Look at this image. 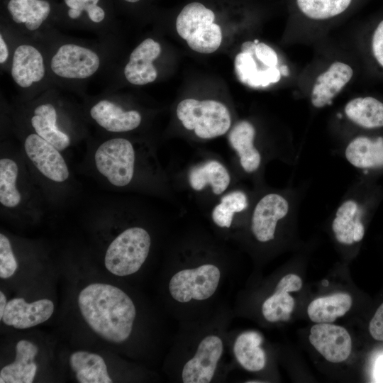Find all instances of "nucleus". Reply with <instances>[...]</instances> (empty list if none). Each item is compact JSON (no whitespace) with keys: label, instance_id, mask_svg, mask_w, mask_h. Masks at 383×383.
<instances>
[{"label":"nucleus","instance_id":"obj_14","mask_svg":"<svg viewBox=\"0 0 383 383\" xmlns=\"http://www.w3.org/2000/svg\"><path fill=\"white\" fill-rule=\"evenodd\" d=\"M45 74V59L38 48L30 43L16 46L12 55L11 75L18 87L30 88L43 81Z\"/></svg>","mask_w":383,"mask_h":383},{"label":"nucleus","instance_id":"obj_21","mask_svg":"<svg viewBox=\"0 0 383 383\" xmlns=\"http://www.w3.org/2000/svg\"><path fill=\"white\" fill-rule=\"evenodd\" d=\"M14 362L0 370V383H31L37 372L34 359L38 348L28 340H19L15 348Z\"/></svg>","mask_w":383,"mask_h":383},{"label":"nucleus","instance_id":"obj_33","mask_svg":"<svg viewBox=\"0 0 383 383\" xmlns=\"http://www.w3.org/2000/svg\"><path fill=\"white\" fill-rule=\"evenodd\" d=\"M64 1L69 8L68 16L71 19L79 18L84 11L94 23H100L105 18L104 10L98 5L99 0H64Z\"/></svg>","mask_w":383,"mask_h":383},{"label":"nucleus","instance_id":"obj_3","mask_svg":"<svg viewBox=\"0 0 383 383\" xmlns=\"http://www.w3.org/2000/svg\"><path fill=\"white\" fill-rule=\"evenodd\" d=\"M152 245L149 231L140 226L126 228L109 243L104 266L112 274L126 277L137 272L146 261Z\"/></svg>","mask_w":383,"mask_h":383},{"label":"nucleus","instance_id":"obj_29","mask_svg":"<svg viewBox=\"0 0 383 383\" xmlns=\"http://www.w3.org/2000/svg\"><path fill=\"white\" fill-rule=\"evenodd\" d=\"M344 111L350 121L360 127H383V103L374 97L355 98L346 104Z\"/></svg>","mask_w":383,"mask_h":383},{"label":"nucleus","instance_id":"obj_30","mask_svg":"<svg viewBox=\"0 0 383 383\" xmlns=\"http://www.w3.org/2000/svg\"><path fill=\"white\" fill-rule=\"evenodd\" d=\"M351 306L352 298L348 294L337 293L314 299L309 304L307 313L315 323H332L344 316Z\"/></svg>","mask_w":383,"mask_h":383},{"label":"nucleus","instance_id":"obj_15","mask_svg":"<svg viewBox=\"0 0 383 383\" xmlns=\"http://www.w3.org/2000/svg\"><path fill=\"white\" fill-rule=\"evenodd\" d=\"M54 304L48 299L28 303L23 298L7 302L1 321L16 329H26L48 321L54 312Z\"/></svg>","mask_w":383,"mask_h":383},{"label":"nucleus","instance_id":"obj_4","mask_svg":"<svg viewBox=\"0 0 383 383\" xmlns=\"http://www.w3.org/2000/svg\"><path fill=\"white\" fill-rule=\"evenodd\" d=\"M176 113L184 128L202 140L221 136L231 126L229 110L215 100L186 99L178 104Z\"/></svg>","mask_w":383,"mask_h":383},{"label":"nucleus","instance_id":"obj_1","mask_svg":"<svg viewBox=\"0 0 383 383\" xmlns=\"http://www.w3.org/2000/svg\"><path fill=\"white\" fill-rule=\"evenodd\" d=\"M77 304L87 326L103 340L120 344L129 338L136 309L121 289L107 283L89 284L79 292Z\"/></svg>","mask_w":383,"mask_h":383},{"label":"nucleus","instance_id":"obj_32","mask_svg":"<svg viewBox=\"0 0 383 383\" xmlns=\"http://www.w3.org/2000/svg\"><path fill=\"white\" fill-rule=\"evenodd\" d=\"M352 0H296L301 12L315 20H324L344 12Z\"/></svg>","mask_w":383,"mask_h":383},{"label":"nucleus","instance_id":"obj_42","mask_svg":"<svg viewBox=\"0 0 383 383\" xmlns=\"http://www.w3.org/2000/svg\"><path fill=\"white\" fill-rule=\"evenodd\" d=\"M125 1L129 3H135V2L139 1L140 0H125Z\"/></svg>","mask_w":383,"mask_h":383},{"label":"nucleus","instance_id":"obj_22","mask_svg":"<svg viewBox=\"0 0 383 383\" xmlns=\"http://www.w3.org/2000/svg\"><path fill=\"white\" fill-rule=\"evenodd\" d=\"M336 240L344 245L360 242L364 236L362 209L357 201L348 199L338 208L332 222Z\"/></svg>","mask_w":383,"mask_h":383},{"label":"nucleus","instance_id":"obj_12","mask_svg":"<svg viewBox=\"0 0 383 383\" xmlns=\"http://www.w3.org/2000/svg\"><path fill=\"white\" fill-rule=\"evenodd\" d=\"M91 118L102 129L112 133H123L138 128L142 123L141 113L126 109L111 99H101L90 107Z\"/></svg>","mask_w":383,"mask_h":383},{"label":"nucleus","instance_id":"obj_24","mask_svg":"<svg viewBox=\"0 0 383 383\" xmlns=\"http://www.w3.org/2000/svg\"><path fill=\"white\" fill-rule=\"evenodd\" d=\"M255 47L248 52L241 51L235 58V70L238 79L251 87H266L277 82L281 78L280 70L277 67H258L253 54Z\"/></svg>","mask_w":383,"mask_h":383},{"label":"nucleus","instance_id":"obj_27","mask_svg":"<svg viewBox=\"0 0 383 383\" xmlns=\"http://www.w3.org/2000/svg\"><path fill=\"white\" fill-rule=\"evenodd\" d=\"M7 9L13 21L30 32L38 30L50 13V4L45 0H9Z\"/></svg>","mask_w":383,"mask_h":383},{"label":"nucleus","instance_id":"obj_19","mask_svg":"<svg viewBox=\"0 0 383 383\" xmlns=\"http://www.w3.org/2000/svg\"><path fill=\"white\" fill-rule=\"evenodd\" d=\"M302 281L294 274L283 277L277 283L274 292L262 304V313L269 322L288 321L294 307V299L289 294L301 289Z\"/></svg>","mask_w":383,"mask_h":383},{"label":"nucleus","instance_id":"obj_13","mask_svg":"<svg viewBox=\"0 0 383 383\" xmlns=\"http://www.w3.org/2000/svg\"><path fill=\"white\" fill-rule=\"evenodd\" d=\"M29 121L33 133L61 152L71 145L72 138L64 128L60 111L54 104L43 101L35 105L30 112Z\"/></svg>","mask_w":383,"mask_h":383},{"label":"nucleus","instance_id":"obj_36","mask_svg":"<svg viewBox=\"0 0 383 383\" xmlns=\"http://www.w3.org/2000/svg\"><path fill=\"white\" fill-rule=\"evenodd\" d=\"M372 48L376 60L383 67V20L374 30L372 40Z\"/></svg>","mask_w":383,"mask_h":383},{"label":"nucleus","instance_id":"obj_40","mask_svg":"<svg viewBox=\"0 0 383 383\" xmlns=\"http://www.w3.org/2000/svg\"><path fill=\"white\" fill-rule=\"evenodd\" d=\"M279 70H280V72H281L282 74H283L284 76L288 75L289 72H288V69H287V67L286 66H282Z\"/></svg>","mask_w":383,"mask_h":383},{"label":"nucleus","instance_id":"obj_41","mask_svg":"<svg viewBox=\"0 0 383 383\" xmlns=\"http://www.w3.org/2000/svg\"><path fill=\"white\" fill-rule=\"evenodd\" d=\"M328 283H329V282H328V280L324 279V280H323V282H322V285L324 286V287H327V286L328 285Z\"/></svg>","mask_w":383,"mask_h":383},{"label":"nucleus","instance_id":"obj_11","mask_svg":"<svg viewBox=\"0 0 383 383\" xmlns=\"http://www.w3.org/2000/svg\"><path fill=\"white\" fill-rule=\"evenodd\" d=\"M309 341L328 361H345L352 350V340L348 331L330 323H317L310 330Z\"/></svg>","mask_w":383,"mask_h":383},{"label":"nucleus","instance_id":"obj_7","mask_svg":"<svg viewBox=\"0 0 383 383\" xmlns=\"http://www.w3.org/2000/svg\"><path fill=\"white\" fill-rule=\"evenodd\" d=\"M101 57L94 50L77 43L60 45L50 60V70L58 78L84 80L93 76L101 66Z\"/></svg>","mask_w":383,"mask_h":383},{"label":"nucleus","instance_id":"obj_8","mask_svg":"<svg viewBox=\"0 0 383 383\" xmlns=\"http://www.w3.org/2000/svg\"><path fill=\"white\" fill-rule=\"evenodd\" d=\"M24 153L32 166L44 179L55 184L66 182L70 172L61 151L35 133L23 143Z\"/></svg>","mask_w":383,"mask_h":383},{"label":"nucleus","instance_id":"obj_25","mask_svg":"<svg viewBox=\"0 0 383 383\" xmlns=\"http://www.w3.org/2000/svg\"><path fill=\"white\" fill-rule=\"evenodd\" d=\"M345 156L348 162L360 169L383 167V138L358 136L348 144Z\"/></svg>","mask_w":383,"mask_h":383},{"label":"nucleus","instance_id":"obj_37","mask_svg":"<svg viewBox=\"0 0 383 383\" xmlns=\"http://www.w3.org/2000/svg\"><path fill=\"white\" fill-rule=\"evenodd\" d=\"M369 331L372 338L383 341V303L376 311L370 325Z\"/></svg>","mask_w":383,"mask_h":383},{"label":"nucleus","instance_id":"obj_23","mask_svg":"<svg viewBox=\"0 0 383 383\" xmlns=\"http://www.w3.org/2000/svg\"><path fill=\"white\" fill-rule=\"evenodd\" d=\"M21 167L10 157L0 159V204L8 210L18 209L23 201Z\"/></svg>","mask_w":383,"mask_h":383},{"label":"nucleus","instance_id":"obj_35","mask_svg":"<svg viewBox=\"0 0 383 383\" xmlns=\"http://www.w3.org/2000/svg\"><path fill=\"white\" fill-rule=\"evenodd\" d=\"M255 57L267 67H277L278 57L276 52L271 47L264 43H255L253 52Z\"/></svg>","mask_w":383,"mask_h":383},{"label":"nucleus","instance_id":"obj_2","mask_svg":"<svg viewBox=\"0 0 383 383\" xmlns=\"http://www.w3.org/2000/svg\"><path fill=\"white\" fill-rule=\"evenodd\" d=\"M143 153L129 139L114 137L102 142L94 151L96 171L117 188L135 186L144 170Z\"/></svg>","mask_w":383,"mask_h":383},{"label":"nucleus","instance_id":"obj_38","mask_svg":"<svg viewBox=\"0 0 383 383\" xmlns=\"http://www.w3.org/2000/svg\"><path fill=\"white\" fill-rule=\"evenodd\" d=\"M9 47L2 33H1V35H0V64L1 65H4L7 62L9 59Z\"/></svg>","mask_w":383,"mask_h":383},{"label":"nucleus","instance_id":"obj_17","mask_svg":"<svg viewBox=\"0 0 383 383\" xmlns=\"http://www.w3.org/2000/svg\"><path fill=\"white\" fill-rule=\"evenodd\" d=\"M231 177L226 167L216 159H208L192 167L187 182L197 192L209 188L216 196L223 194L230 186Z\"/></svg>","mask_w":383,"mask_h":383},{"label":"nucleus","instance_id":"obj_20","mask_svg":"<svg viewBox=\"0 0 383 383\" xmlns=\"http://www.w3.org/2000/svg\"><path fill=\"white\" fill-rule=\"evenodd\" d=\"M255 129L248 121L235 123L228 133V141L238 157L242 169L247 173L257 171L262 162L260 151L255 145Z\"/></svg>","mask_w":383,"mask_h":383},{"label":"nucleus","instance_id":"obj_26","mask_svg":"<svg viewBox=\"0 0 383 383\" xmlns=\"http://www.w3.org/2000/svg\"><path fill=\"white\" fill-rule=\"evenodd\" d=\"M69 364L79 383H111L104 358L84 350L72 353Z\"/></svg>","mask_w":383,"mask_h":383},{"label":"nucleus","instance_id":"obj_9","mask_svg":"<svg viewBox=\"0 0 383 383\" xmlns=\"http://www.w3.org/2000/svg\"><path fill=\"white\" fill-rule=\"evenodd\" d=\"M289 203L282 194L270 192L255 204L251 214L250 229L260 243H267L274 238L279 223L288 215Z\"/></svg>","mask_w":383,"mask_h":383},{"label":"nucleus","instance_id":"obj_10","mask_svg":"<svg viewBox=\"0 0 383 383\" xmlns=\"http://www.w3.org/2000/svg\"><path fill=\"white\" fill-rule=\"evenodd\" d=\"M223 353L222 339L216 335L205 336L194 355L184 365L182 380L184 383L210 382Z\"/></svg>","mask_w":383,"mask_h":383},{"label":"nucleus","instance_id":"obj_34","mask_svg":"<svg viewBox=\"0 0 383 383\" xmlns=\"http://www.w3.org/2000/svg\"><path fill=\"white\" fill-rule=\"evenodd\" d=\"M18 263L11 243L7 236L0 233V277L7 279L16 272Z\"/></svg>","mask_w":383,"mask_h":383},{"label":"nucleus","instance_id":"obj_28","mask_svg":"<svg viewBox=\"0 0 383 383\" xmlns=\"http://www.w3.org/2000/svg\"><path fill=\"white\" fill-rule=\"evenodd\" d=\"M262 338L255 331L240 334L233 345V353L238 362L246 370L257 372L266 364V355L260 345Z\"/></svg>","mask_w":383,"mask_h":383},{"label":"nucleus","instance_id":"obj_18","mask_svg":"<svg viewBox=\"0 0 383 383\" xmlns=\"http://www.w3.org/2000/svg\"><path fill=\"white\" fill-rule=\"evenodd\" d=\"M352 67L342 62H335L318 76L313 86L311 101L318 109L329 104L351 79Z\"/></svg>","mask_w":383,"mask_h":383},{"label":"nucleus","instance_id":"obj_5","mask_svg":"<svg viewBox=\"0 0 383 383\" xmlns=\"http://www.w3.org/2000/svg\"><path fill=\"white\" fill-rule=\"evenodd\" d=\"M214 19V13L202 4L189 3L179 13L176 29L192 50L209 54L215 52L222 41L221 27Z\"/></svg>","mask_w":383,"mask_h":383},{"label":"nucleus","instance_id":"obj_31","mask_svg":"<svg viewBox=\"0 0 383 383\" xmlns=\"http://www.w3.org/2000/svg\"><path fill=\"white\" fill-rule=\"evenodd\" d=\"M246 194L241 190H233L223 195L211 211L213 222L222 228H229L237 213L248 207Z\"/></svg>","mask_w":383,"mask_h":383},{"label":"nucleus","instance_id":"obj_16","mask_svg":"<svg viewBox=\"0 0 383 383\" xmlns=\"http://www.w3.org/2000/svg\"><path fill=\"white\" fill-rule=\"evenodd\" d=\"M160 53L161 46L158 42L150 38L142 41L132 51L123 69L128 82L138 86L153 82L157 77L153 62Z\"/></svg>","mask_w":383,"mask_h":383},{"label":"nucleus","instance_id":"obj_6","mask_svg":"<svg viewBox=\"0 0 383 383\" xmlns=\"http://www.w3.org/2000/svg\"><path fill=\"white\" fill-rule=\"evenodd\" d=\"M221 270L213 263H203L194 267L179 270L171 277L168 289L173 299L179 303L192 300L204 301L216 291Z\"/></svg>","mask_w":383,"mask_h":383},{"label":"nucleus","instance_id":"obj_39","mask_svg":"<svg viewBox=\"0 0 383 383\" xmlns=\"http://www.w3.org/2000/svg\"><path fill=\"white\" fill-rule=\"evenodd\" d=\"M7 299L5 294L2 291L0 292V320L2 319L3 314L5 310V308L7 304Z\"/></svg>","mask_w":383,"mask_h":383}]
</instances>
